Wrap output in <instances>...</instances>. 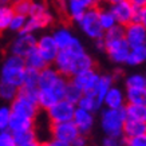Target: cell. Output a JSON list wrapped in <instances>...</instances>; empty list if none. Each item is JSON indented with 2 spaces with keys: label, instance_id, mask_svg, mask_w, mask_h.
Returning a JSON list of instances; mask_svg holds the SVG:
<instances>
[{
  "label": "cell",
  "instance_id": "cell-37",
  "mask_svg": "<svg viewBox=\"0 0 146 146\" xmlns=\"http://www.w3.org/2000/svg\"><path fill=\"white\" fill-rule=\"evenodd\" d=\"M38 82H39V71L27 67L26 72H24V78H23V84L31 86V87H38Z\"/></svg>",
  "mask_w": 146,
  "mask_h": 146
},
{
  "label": "cell",
  "instance_id": "cell-15",
  "mask_svg": "<svg viewBox=\"0 0 146 146\" xmlns=\"http://www.w3.org/2000/svg\"><path fill=\"white\" fill-rule=\"evenodd\" d=\"M111 9V12L114 15L115 20L121 26H126L130 22H133L134 18V11L135 8L129 0H121L118 3H115L113 5H109Z\"/></svg>",
  "mask_w": 146,
  "mask_h": 146
},
{
  "label": "cell",
  "instance_id": "cell-22",
  "mask_svg": "<svg viewBox=\"0 0 146 146\" xmlns=\"http://www.w3.org/2000/svg\"><path fill=\"white\" fill-rule=\"evenodd\" d=\"M141 134H146V122L126 118L123 123V133H122L123 138L135 137V135H141Z\"/></svg>",
  "mask_w": 146,
  "mask_h": 146
},
{
  "label": "cell",
  "instance_id": "cell-19",
  "mask_svg": "<svg viewBox=\"0 0 146 146\" xmlns=\"http://www.w3.org/2000/svg\"><path fill=\"white\" fill-rule=\"evenodd\" d=\"M34 127H35V119H31V118L22 117V115L13 114L12 113L11 119H9V125H8V130L12 134L26 131V130H30V129H34Z\"/></svg>",
  "mask_w": 146,
  "mask_h": 146
},
{
  "label": "cell",
  "instance_id": "cell-30",
  "mask_svg": "<svg viewBox=\"0 0 146 146\" xmlns=\"http://www.w3.org/2000/svg\"><path fill=\"white\" fill-rule=\"evenodd\" d=\"M125 113H126V118L146 122V105L126 103L125 105Z\"/></svg>",
  "mask_w": 146,
  "mask_h": 146
},
{
  "label": "cell",
  "instance_id": "cell-38",
  "mask_svg": "<svg viewBox=\"0 0 146 146\" xmlns=\"http://www.w3.org/2000/svg\"><path fill=\"white\" fill-rule=\"evenodd\" d=\"M11 107L9 106H0V130H7L11 119Z\"/></svg>",
  "mask_w": 146,
  "mask_h": 146
},
{
  "label": "cell",
  "instance_id": "cell-16",
  "mask_svg": "<svg viewBox=\"0 0 146 146\" xmlns=\"http://www.w3.org/2000/svg\"><path fill=\"white\" fill-rule=\"evenodd\" d=\"M126 105V97H125V90L118 86V84H113L106 95L103 97V107H109V109H122Z\"/></svg>",
  "mask_w": 146,
  "mask_h": 146
},
{
  "label": "cell",
  "instance_id": "cell-35",
  "mask_svg": "<svg viewBox=\"0 0 146 146\" xmlns=\"http://www.w3.org/2000/svg\"><path fill=\"white\" fill-rule=\"evenodd\" d=\"M26 22H27V16L24 15H19V13H13L12 19H11V23H9V27L8 30L12 32H19L23 31V28L26 26Z\"/></svg>",
  "mask_w": 146,
  "mask_h": 146
},
{
  "label": "cell",
  "instance_id": "cell-21",
  "mask_svg": "<svg viewBox=\"0 0 146 146\" xmlns=\"http://www.w3.org/2000/svg\"><path fill=\"white\" fill-rule=\"evenodd\" d=\"M51 35H52L54 40H55V43L58 44L59 50H64L71 43V40L74 39V35H72L71 30L66 26H60V27L54 28Z\"/></svg>",
  "mask_w": 146,
  "mask_h": 146
},
{
  "label": "cell",
  "instance_id": "cell-11",
  "mask_svg": "<svg viewBox=\"0 0 146 146\" xmlns=\"http://www.w3.org/2000/svg\"><path fill=\"white\" fill-rule=\"evenodd\" d=\"M95 113L90 110H86L83 107L76 106L75 111H74V117H72V122L75 123L76 129L79 134H84V135H89L93 130L94 125H95Z\"/></svg>",
  "mask_w": 146,
  "mask_h": 146
},
{
  "label": "cell",
  "instance_id": "cell-34",
  "mask_svg": "<svg viewBox=\"0 0 146 146\" xmlns=\"http://www.w3.org/2000/svg\"><path fill=\"white\" fill-rule=\"evenodd\" d=\"M32 1H34V0H15V1H12L11 5H12V9L15 13L28 16L30 9H31Z\"/></svg>",
  "mask_w": 146,
  "mask_h": 146
},
{
  "label": "cell",
  "instance_id": "cell-23",
  "mask_svg": "<svg viewBox=\"0 0 146 146\" xmlns=\"http://www.w3.org/2000/svg\"><path fill=\"white\" fill-rule=\"evenodd\" d=\"M146 62V44L135 46V47H130L129 51V56L126 59V66L130 67H137L141 66Z\"/></svg>",
  "mask_w": 146,
  "mask_h": 146
},
{
  "label": "cell",
  "instance_id": "cell-47",
  "mask_svg": "<svg viewBox=\"0 0 146 146\" xmlns=\"http://www.w3.org/2000/svg\"><path fill=\"white\" fill-rule=\"evenodd\" d=\"M94 42H95V47H97V50L105 52V40H103V36L99 38V39H97V40H94Z\"/></svg>",
  "mask_w": 146,
  "mask_h": 146
},
{
  "label": "cell",
  "instance_id": "cell-41",
  "mask_svg": "<svg viewBox=\"0 0 146 146\" xmlns=\"http://www.w3.org/2000/svg\"><path fill=\"white\" fill-rule=\"evenodd\" d=\"M47 11H48V8H47V5L43 1H32L28 16H40V15L46 13Z\"/></svg>",
  "mask_w": 146,
  "mask_h": 146
},
{
  "label": "cell",
  "instance_id": "cell-14",
  "mask_svg": "<svg viewBox=\"0 0 146 146\" xmlns=\"http://www.w3.org/2000/svg\"><path fill=\"white\" fill-rule=\"evenodd\" d=\"M125 39L130 47L146 44V28L139 22H130L125 26Z\"/></svg>",
  "mask_w": 146,
  "mask_h": 146
},
{
  "label": "cell",
  "instance_id": "cell-1",
  "mask_svg": "<svg viewBox=\"0 0 146 146\" xmlns=\"http://www.w3.org/2000/svg\"><path fill=\"white\" fill-rule=\"evenodd\" d=\"M52 66L63 76L72 78L79 71L95 67V62H94L93 56L90 54H87L86 51L79 54H74L67 51V50H59Z\"/></svg>",
  "mask_w": 146,
  "mask_h": 146
},
{
  "label": "cell",
  "instance_id": "cell-24",
  "mask_svg": "<svg viewBox=\"0 0 146 146\" xmlns=\"http://www.w3.org/2000/svg\"><path fill=\"white\" fill-rule=\"evenodd\" d=\"M98 19H99V24H101L103 31L110 30L111 27L117 24V20H115L114 15L111 12L110 7L103 4V3L98 4Z\"/></svg>",
  "mask_w": 146,
  "mask_h": 146
},
{
  "label": "cell",
  "instance_id": "cell-50",
  "mask_svg": "<svg viewBox=\"0 0 146 146\" xmlns=\"http://www.w3.org/2000/svg\"><path fill=\"white\" fill-rule=\"evenodd\" d=\"M12 3V0H0V5H9Z\"/></svg>",
  "mask_w": 146,
  "mask_h": 146
},
{
  "label": "cell",
  "instance_id": "cell-44",
  "mask_svg": "<svg viewBox=\"0 0 146 146\" xmlns=\"http://www.w3.org/2000/svg\"><path fill=\"white\" fill-rule=\"evenodd\" d=\"M40 145L42 146H71V143L64 141H59V139H55V138H48L47 141L42 142Z\"/></svg>",
  "mask_w": 146,
  "mask_h": 146
},
{
  "label": "cell",
  "instance_id": "cell-32",
  "mask_svg": "<svg viewBox=\"0 0 146 146\" xmlns=\"http://www.w3.org/2000/svg\"><path fill=\"white\" fill-rule=\"evenodd\" d=\"M125 89L126 87H146V74L133 72L125 76Z\"/></svg>",
  "mask_w": 146,
  "mask_h": 146
},
{
  "label": "cell",
  "instance_id": "cell-49",
  "mask_svg": "<svg viewBox=\"0 0 146 146\" xmlns=\"http://www.w3.org/2000/svg\"><path fill=\"white\" fill-rule=\"evenodd\" d=\"M19 146H40V142H39V141H32V142H28V143H23V145H19Z\"/></svg>",
  "mask_w": 146,
  "mask_h": 146
},
{
  "label": "cell",
  "instance_id": "cell-3",
  "mask_svg": "<svg viewBox=\"0 0 146 146\" xmlns=\"http://www.w3.org/2000/svg\"><path fill=\"white\" fill-rule=\"evenodd\" d=\"M26 68L27 67L24 58L13 55V54H8L3 62L1 70H0V80L11 83L19 89L23 84Z\"/></svg>",
  "mask_w": 146,
  "mask_h": 146
},
{
  "label": "cell",
  "instance_id": "cell-9",
  "mask_svg": "<svg viewBox=\"0 0 146 146\" xmlns=\"http://www.w3.org/2000/svg\"><path fill=\"white\" fill-rule=\"evenodd\" d=\"M50 134H51V138L71 143L79 134V131L72 121H67V122L51 123L50 125Z\"/></svg>",
  "mask_w": 146,
  "mask_h": 146
},
{
  "label": "cell",
  "instance_id": "cell-25",
  "mask_svg": "<svg viewBox=\"0 0 146 146\" xmlns=\"http://www.w3.org/2000/svg\"><path fill=\"white\" fill-rule=\"evenodd\" d=\"M59 75H60L59 71H58L52 64L46 66L44 68H42V70L39 71V82H38V87H39V89L50 87Z\"/></svg>",
  "mask_w": 146,
  "mask_h": 146
},
{
  "label": "cell",
  "instance_id": "cell-29",
  "mask_svg": "<svg viewBox=\"0 0 146 146\" xmlns=\"http://www.w3.org/2000/svg\"><path fill=\"white\" fill-rule=\"evenodd\" d=\"M114 83H115V79H114V76H113V74L106 72V74H101V75H99V80H98L94 91H95V94L102 99V102H103V97L106 95L109 89H110Z\"/></svg>",
  "mask_w": 146,
  "mask_h": 146
},
{
  "label": "cell",
  "instance_id": "cell-54",
  "mask_svg": "<svg viewBox=\"0 0 146 146\" xmlns=\"http://www.w3.org/2000/svg\"><path fill=\"white\" fill-rule=\"evenodd\" d=\"M123 146H125V145H123Z\"/></svg>",
  "mask_w": 146,
  "mask_h": 146
},
{
  "label": "cell",
  "instance_id": "cell-17",
  "mask_svg": "<svg viewBox=\"0 0 146 146\" xmlns=\"http://www.w3.org/2000/svg\"><path fill=\"white\" fill-rule=\"evenodd\" d=\"M52 23H54V16L50 11H47L46 13L40 15V16H27L26 26H24L22 32L35 34V32L40 31V30H44V28L50 27Z\"/></svg>",
  "mask_w": 146,
  "mask_h": 146
},
{
  "label": "cell",
  "instance_id": "cell-42",
  "mask_svg": "<svg viewBox=\"0 0 146 146\" xmlns=\"http://www.w3.org/2000/svg\"><path fill=\"white\" fill-rule=\"evenodd\" d=\"M125 146H146V134L125 138Z\"/></svg>",
  "mask_w": 146,
  "mask_h": 146
},
{
  "label": "cell",
  "instance_id": "cell-13",
  "mask_svg": "<svg viewBox=\"0 0 146 146\" xmlns=\"http://www.w3.org/2000/svg\"><path fill=\"white\" fill-rule=\"evenodd\" d=\"M98 4L99 3L97 0H67L64 4V11H66L67 16L70 18V20L76 23L87 9Z\"/></svg>",
  "mask_w": 146,
  "mask_h": 146
},
{
  "label": "cell",
  "instance_id": "cell-46",
  "mask_svg": "<svg viewBox=\"0 0 146 146\" xmlns=\"http://www.w3.org/2000/svg\"><path fill=\"white\" fill-rule=\"evenodd\" d=\"M134 8H146V0H129Z\"/></svg>",
  "mask_w": 146,
  "mask_h": 146
},
{
  "label": "cell",
  "instance_id": "cell-6",
  "mask_svg": "<svg viewBox=\"0 0 146 146\" xmlns=\"http://www.w3.org/2000/svg\"><path fill=\"white\" fill-rule=\"evenodd\" d=\"M75 107L76 105H74V103L66 101L64 98H62L55 105H52L50 107L48 110H46L44 113L50 123H59V122L72 121Z\"/></svg>",
  "mask_w": 146,
  "mask_h": 146
},
{
  "label": "cell",
  "instance_id": "cell-8",
  "mask_svg": "<svg viewBox=\"0 0 146 146\" xmlns=\"http://www.w3.org/2000/svg\"><path fill=\"white\" fill-rule=\"evenodd\" d=\"M36 40L38 38L35 36V34L19 32L18 36L9 44V54L24 58L28 52H31L34 48H36Z\"/></svg>",
  "mask_w": 146,
  "mask_h": 146
},
{
  "label": "cell",
  "instance_id": "cell-5",
  "mask_svg": "<svg viewBox=\"0 0 146 146\" xmlns=\"http://www.w3.org/2000/svg\"><path fill=\"white\" fill-rule=\"evenodd\" d=\"M129 51H130V46L127 44L125 38L105 40V52L107 54L109 59L117 66H122L126 63Z\"/></svg>",
  "mask_w": 146,
  "mask_h": 146
},
{
  "label": "cell",
  "instance_id": "cell-10",
  "mask_svg": "<svg viewBox=\"0 0 146 146\" xmlns=\"http://www.w3.org/2000/svg\"><path fill=\"white\" fill-rule=\"evenodd\" d=\"M36 50L39 51V54L44 58V60L48 64H52L58 52H59V47L55 43V40H54L51 34H43V35H40L38 38V40H36Z\"/></svg>",
  "mask_w": 146,
  "mask_h": 146
},
{
  "label": "cell",
  "instance_id": "cell-51",
  "mask_svg": "<svg viewBox=\"0 0 146 146\" xmlns=\"http://www.w3.org/2000/svg\"><path fill=\"white\" fill-rule=\"evenodd\" d=\"M97 1H98V3H99V4H101V3H102V0H97Z\"/></svg>",
  "mask_w": 146,
  "mask_h": 146
},
{
  "label": "cell",
  "instance_id": "cell-4",
  "mask_svg": "<svg viewBox=\"0 0 146 146\" xmlns=\"http://www.w3.org/2000/svg\"><path fill=\"white\" fill-rule=\"evenodd\" d=\"M76 26L79 27L80 31L91 40H97L99 38H102L105 31L102 30L101 24H99L98 5H94V7L87 9L79 18V20L76 22Z\"/></svg>",
  "mask_w": 146,
  "mask_h": 146
},
{
  "label": "cell",
  "instance_id": "cell-18",
  "mask_svg": "<svg viewBox=\"0 0 146 146\" xmlns=\"http://www.w3.org/2000/svg\"><path fill=\"white\" fill-rule=\"evenodd\" d=\"M60 98L58 97L55 91L51 87H43V89L38 90V97H36V103L39 106L40 111L48 110L50 107L55 105Z\"/></svg>",
  "mask_w": 146,
  "mask_h": 146
},
{
  "label": "cell",
  "instance_id": "cell-45",
  "mask_svg": "<svg viewBox=\"0 0 146 146\" xmlns=\"http://www.w3.org/2000/svg\"><path fill=\"white\" fill-rule=\"evenodd\" d=\"M89 145V139H87V135L84 134H78L76 138L71 142V146H87Z\"/></svg>",
  "mask_w": 146,
  "mask_h": 146
},
{
  "label": "cell",
  "instance_id": "cell-40",
  "mask_svg": "<svg viewBox=\"0 0 146 146\" xmlns=\"http://www.w3.org/2000/svg\"><path fill=\"white\" fill-rule=\"evenodd\" d=\"M123 137H114V135H105L101 141V146H123Z\"/></svg>",
  "mask_w": 146,
  "mask_h": 146
},
{
  "label": "cell",
  "instance_id": "cell-39",
  "mask_svg": "<svg viewBox=\"0 0 146 146\" xmlns=\"http://www.w3.org/2000/svg\"><path fill=\"white\" fill-rule=\"evenodd\" d=\"M0 146H18L13 134L7 130H0Z\"/></svg>",
  "mask_w": 146,
  "mask_h": 146
},
{
  "label": "cell",
  "instance_id": "cell-43",
  "mask_svg": "<svg viewBox=\"0 0 146 146\" xmlns=\"http://www.w3.org/2000/svg\"><path fill=\"white\" fill-rule=\"evenodd\" d=\"M133 22H139L146 28V8H135Z\"/></svg>",
  "mask_w": 146,
  "mask_h": 146
},
{
  "label": "cell",
  "instance_id": "cell-53",
  "mask_svg": "<svg viewBox=\"0 0 146 146\" xmlns=\"http://www.w3.org/2000/svg\"><path fill=\"white\" fill-rule=\"evenodd\" d=\"M40 146H42V145H40Z\"/></svg>",
  "mask_w": 146,
  "mask_h": 146
},
{
  "label": "cell",
  "instance_id": "cell-2",
  "mask_svg": "<svg viewBox=\"0 0 146 146\" xmlns=\"http://www.w3.org/2000/svg\"><path fill=\"white\" fill-rule=\"evenodd\" d=\"M126 121L125 107L122 109H109L102 107L99 115V125L105 135L123 137V123Z\"/></svg>",
  "mask_w": 146,
  "mask_h": 146
},
{
  "label": "cell",
  "instance_id": "cell-7",
  "mask_svg": "<svg viewBox=\"0 0 146 146\" xmlns=\"http://www.w3.org/2000/svg\"><path fill=\"white\" fill-rule=\"evenodd\" d=\"M9 103H11L9 105L11 111L13 114L27 117V118H31V119H36V117L40 114V109L38 106V103L32 99L23 97L20 94H18Z\"/></svg>",
  "mask_w": 146,
  "mask_h": 146
},
{
  "label": "cell",
  "instance_id": "cell-48",
  "mask_svg": "<svg viewBox=\"0 0 146 146\" xmlns=\"http://www.w3.org/2000/svg\"><path fill=\"white\" fill-rule=\"evenodd\" d=\"M118 1H121V0H102V3L106 5H113L115 3H118Z\"/></svg>",
  "mask_w": 146,
  "mask_h": 146
},
{
  "label": "cell",
  "instance_id": "cell-27",
  "mask_svg": "<svg viewBox=\"0 0 146 146\" xmlns=\"http://www.w3.org/2000/svg\"><path fill=\"white\" fill-rule=\"evenodd\" d=\"M24 62H26V67L28 68H34V70L40 71L42 68H44L46 66H48V63L44 60V58L39 54V51L34 48L31 52H28L24 56Z\"/></svg>",
  "mask_w": 146,
  "mask_h": 146
},
{
  "label": "cell",
  "instance_id": "cell-20",
  "mask_svg": "<svg viewBox=\"0 0 146 146\" xmlns=\"http://www.w3.org/2000/svg\"><path fill=\"white\" fill-rule=\"evenodd\" d=\"M76 106L83 107V109L93 111V113H98L103 107V102L95 94V91H89V93H83L79 102L76 103Z\"/></svg>",
  "mask_w": 146,
  "mask_h": 146
},
{
  "label": "cell",
  "instance_id": "cell-12",
  "mask_svg": "<svg viewBox=\"0 0 146 146\" xmlns=\"http://www.w3.org/2000/svg\"><path fill=\"white\" fill-rule=\"evenodd\" d=\"M99 75L101 74L95 70V67H93V68L79 71L71 79L83 90V93H89V91H94L95 90V86H97L98 80H99Z\"/></svg>",
  "mask_w": 146,
  "mask_h": 146
},
{
  "label": "cell",
  "instance_id": "cell-33",
  "mask_svg": "<svg viewBox=\"0 0 146 146\" xmlns=\"http://www.w3.org/2000/svg\"><path fill=\"white\" fill-rule=\"evenodd\" d=\"M18 87L13 86L11 83H7V82H3L0 80V98L4 102H11L13 98L18 95Z\"/></svg>",
  "mask_w": 146,
  "mask_h": 146
},
{
  "label": "cell",
  "instance_id": "cell-26",
  "mask_svg": "<svg viewBox=\"0 0 146 146\" xmlns=\"http://www.w3.org/2000/svg\"><path fill=\"white\" fill-rule=\"evenodd\" d=\"M125 97L126 103L146 105V87H126Z\"/></svg>",
  "mask_w": 146,
  "mask_h": 146
},
{
  "label": "cell",
  "instance_id": "cell-36",
  "mask_svg": "<svg viewBox=\"0 0 146 146\" xmlns=\"http://www.w3.org/2000/svg\"><path fill=\"white\" fill-rule=\"evenodd\" d=\"M13 137H15V141H16L18 146L23 145V143H28V142H32V141H38V139H36L35 129H30V130H26V131L15 133Z\"/></svg>",
  "mask_w": 146,
  "mask_h": 146
},
{
  "label": "cell",
  "instance_id": "cell-28",
  "mask_svg": "<svg viewBox=\"0 0 146 146\" xmlns=\"http://www.w3.org/2000/svg\"><path fill=\"white\" fill-rule=\"evenodd\" d=\"M82 95H83V90L80 89L79 86L71 79V78H68L66 89H64V95H63V98H64L66 101L76 105V103L79 102V99L82 98Z\"/></svg>",
  "mask_w": 146,
  "mask_h": 146
},
{
  "label": "cell",
  "instance_id": "cell-31",
  "mask_svg": "<svg viewBox=\"0 0 146 146\" xmlns=\"http://www.w3.org/2000/svg\"><path fill=\"white\" fill-rule=\"evenodd\" d=\"M12 5H0V34L8 30L11 19L13 16Z\"/></svg>",
  "mask_w": 146,
  "mask_h": 146
},
{
  "label": "cell",
  "instance_id": "cell-52",
  "mask_svg": "<svg viewBox=\"0 0 146 146\" xmlns=\"http://www.w3.org/2000/svg\"><path fill=\"white\" fill-rule=\"evenodd\" d=\"M12 1H15V0H12Z\"/></svg>",
  "mask_w": 146,
  "mask_h": 146
}]
</instances>
